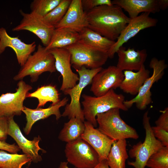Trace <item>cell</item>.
Returning a JSON list of instances; mask_svg holds the SVG:
<instances>
[{
    "label": "cell",
    "instance_id": "obj_1",
    "mask_svg": "<svg viewBox=\"0 0 168 168\" xmlns=\"http://www.w3.org/2000/svg\"><path fill=\"white\" fill-rule=\"evenodd\" d=\"M86 12L87 27L113 41L117 40L130 20L116 5L99 6Z\"/></svg>",
    "mask_w": 168,
    "mask_h": 168
},
{
    "label": "cell",
    "instance_id": "obj_2",
    "mask_svg": "<svg viewBox=\"0 0 168 168\" xmlns=\"http://www.w3.org/2000/svg\"><path fill=\"white\" fill-rule=\"evenodd\" d=\"M82 102L85 119L94 127L97 126L96 115L105 112L113 108H118L126 111L128 109L124 105V96L116 93L110 89L106 94L100 96H92L86 94L82 96Z\"/></svg>",
    "mask_w": 168,
    "mask_h": 168
},
{
    "label": "cell",
    "instance_id": "obj_3",
    "mask_svg": "<svg viewBox=\"0 0 168 168\" xmlns=\"http://www.w3.org/2000/svg\"><path fill=\"white\" fill-rule=\"evenodd\" d=\"M119 110L114 108L97 114L96 119L98 129L115 141L128 138L138 139L139 135L136 131L121 118Z\"/></svg>",
    "mask_w": 168,
    "mask_h": 168
},
{
    "label": "cell",
    "instance_id": "obj_4",
    "mask_svg": "<svg viewBox=\"0 0 168 168\" xmlns=\"http://www.w3.org/2000/svg\"><path fill=\"white\" fill-rule=\"evenodd\" d=\"M55 63L53 55L45 47L39 44L36 51L29 56L18 73L14 77L13 80H22L25 77L29 76L31 82H35L43 73L55 72Z\"/></svg>",
    "mask_w": 168,
    "mask_h": 168
},
{
    "label": "cell",
    "instance_id": "obj_5",
    "mask_svg": "<svg viewBox=\"0 0 168 168\" xmlns=\"http://www.w3.org/2000/svg\"><path fill=\"white\" fill-rule=\"evenodd\" d=\"M102 69V67H100L90 69L82 67L76 70L79 75V82L73 87L63 92L65 95L70 96L71 101L65 105L62 116L68 117L69 119L76 118L84 122L85 119L80 102L82 91L86 86L91 84L93 77Z\"/></svg>",
    "mask_w": 168,
    "mask_h": 168
},
{
    "label": "cell",
    "instance_id": "obj_6",
    "mask_svg": "<svg viewBox=\"0 0 168 168\" xmlns=\"http://www.w3.org/2000/svg\"><path fill=\"white\" fill-rule=\"evenodd\" d=\"M142 122L146 133L145 140L134 145L129 151L130 157L135 160L128 161V164L134 168H145L150 157L163 146L153 134L148 111L144 114Z\"/></svg>",
    "mask_w": 168,
    "mask_h": 168
},
{
    "label": "cell",
    "instance_id": "obj_7",
    "mask_svg": "<svg viewBox=\"0 0 168 168\" xmlns=\"http://www.w3.org/2000/svg\"><path fill=\"white\" fill-rule=\"evenodd\" d=\"M71 54V63L75 69L84 67L96 68L105 64L109 58L107 53L100 51L78 41L65 48Z\"/></svg>",
    "mask_w": 168,
    "mask_h": 168
},
{
    "label": "cell",
    "instance_id": "obj_8",
    "mask_svg": "<svg viewBox=\"0 0 168 168\" xmlns=\"http://www.w3.org/2000/svg\"><path fill=\"white\" fill-rule=\"evenodd\" d=\"M64 152L67 161L76 168H93L100 162L97 153L81 138L67 143Z\"/></svg>",
    "mask_w": 168,
    "mask_h": 168
},
{
    "label": "cell",
    "instance_id": "obj_9",
    "mask_svg": "<svg viewBox=\"0 0 168 168\" xmlns=\"http://www.w3.org/2000/svg\"><path fill=\"white\" fill-rule=\"evenodd\" d=\"M149 66L153 70L152 75L146 80L136 96L124 102V105L128 109L135 104L138 109L144 110L152 101L151 89L154 83L162 78L167 65L164 59L159 60L154 57L152 58Z\"/></svg>",
    "mask_w": 168,
    "mask_h": 168
},
{
    "label": "cell",
    "instance_id": "obj_10",
    "mask_svg": "<svg viewBox=\"0 0 168 168\" xmlns=\"http://www.w3.org/2000/svg\"><path fill=\"white\" fill-rule=\"evenodd\" d=\"M20 12L22 18L19 24L13 28V31L26 30L32 32L41 40L45 47L49 44L55 29L49 25L43 17L31 12L25 13L22 10Z\"/></svg>",
    "mask_w": 168,
    "mask_h": 168
},
{
    "label": "cell",
    "instance_id": "obj_11",
    "mask_svg": "<svg viewBox=\"0 0 168 168\" xmlns=\"http://www.w3.org/2000/svg\"><path fill=\"white\" fill-rule=\"evenodd\" d=\"M150 13H143L137 16L130 19L129 22L122 31L116 41L107 52L109 58H113L118 49L124 44L135 36L140 31L156 26L157 19L150 16Z\"/></svg>",
    "mask_w": 168,
    "mask_h": 168
},
{
    "label": "cell",
    "instance_id": "obj_12",
    "mask_svg": "<svg viewBox=\"0 0 168 168\" xmlns=\"http://www.w3.org/2000/svg\"><path fill=\"white\" fill-rule=\"evenodd\" d=\"M17 86L15 92L2 94L0 96V115L9 118L21 114L24 101L32 87L23 80L19 81Z\"/></svg>",
    "mask_w": 168,
    "mask_h": 168
},
{
    "label": "cell",
    "instance_id": "obj_13",
    "mask_svg": "<svg viewBox=\"0 0 168 168\" xmlns=\"http://www.w3.org/2000/svg\"><path fill=\"white\" fill-rule=\"evenodd\" d=\"M124 77L123 71L116 66L102 68L92 78L90 90L95 96H102L110 89L119 87Z\"/></svg>",
    "mask_w": 168,
    "mask_h": 168
},
{
    "label": "cell",
    "instance_id": "obj_14",
    "mask_svg": "<svg viewBox=\"0 0 168 168\" xmlns=\"http://www.w3.org/2000/svg\"><path fill=\"white\" fill-rule=\"evenodd\" d=\"M48 50L54 58L56 71L59 72L62 77L60 90L63 92L74 86L79 81V78L72 70L70 52L65 48H54Z\"/></svg>",
    "mask_w": 168,
    "mask_h": 168
},
{
    "label": "cell",
    "instance_id": "obj_15",
    "mask_svg": "<svg viewBox=\"0 0 168 168\" xmlns=\"http://www.w3.org/2000/svg\"><path fill=\"white\" fill-rule=\"evenodd\" d=\"M8 135L14 140L24 154L31 158L32 161L37 163L42 160L39 152L40 150L44 152H46L39 146L40 138L38 136L34 137L32 140L27 139L23 135L19 126L15 121L14 117L8 118Z\"/></svg>",
    "mask_w": 168,
    "mask_h": 168
},
{
    "label": "cell",
    "instance_id": "obj_16",
    "mask_svg": "<svg viewBox=\"0 0 168 168\" xmlns=\"http://www.w3.org/2000/svg\"><path fill=\"white\" fill-rule=\"evenodd\" d=\"M19 37V36L15 37L10 36L5 28H0V54L4 51L6 48H11L15 53L19 64L22 67L29 56L35 51L36 45L35 41L26 44Z\"/></svg>",
    "mask_w": 168,
    "mask_h": 168
},
{
    "label": "cell",
    "instance_id": "obj_17",
    "mask_svg": "<svg viewBox=\"0 0 168 168\" xmlns=\"http://www.w3.org/2000/svg\"><path fill=\"white\" fill-rule=\"evenodd\" d=\"M85 129L81 138L88 143L98 154L100 162L106 160L113 143L115 141L95 128L89 122L84 121Z\"/></svg>",
    "mask_w": 168,
    "mask_h": 168
},
{
    "label": "cell",
    "instance_id": "obj_18",
    "mask_svg": "<svg viewBox=\"0 0 168 168\" xmlns=\"http://www.w3.org/2000/svg\"><path fill=\"white\" fill-rule=\"evenodd\" d=\"M88 25L86 12L83 9L81 0H72L65 15L55 28H68L80 33Z\"/></svg>",
    "mask_w": 168,
    "mask_h": 168
},
{
    "label": "cell",
    "instance_id": "obj_19",
    "mask_svg": "<svg viewBox=\"0 0 168 168\" xmlns=\"http://www.w3.org/2000/svg\"><path fill=\"white\" fill-rule=\"evenodd\" d=\"M68 100V98L65 97L56 104L46 108L40 107L32 109L24 106L22 112L25 114L26 121L23 128L25 134H29L33 125L39 120L45 119L53 115L55 116L57 120L59 119L62 116L60 108L66 105Z\"/></svg>",
    "mask_w": 168,
    "mask_h": 168
},
{
    "label": "cell",
    "instance_id": "obj_20",
    "mask_svg": "<svg viewBox=\"0 0 168 168\" xmlns=\"http://www.w3.org/2000/svg\"><path fill=\"white\" fill-rule=\"evenodd\" d=\"M116 53L118 56L116 66L123 71H139L144 65L147 56L145 49L136 50L129 48L126 50L123 46L118 49Z\"/></svg>",
    "mask_w": 168,
    "mask_h": 168
},
{
    "label": "cell",
    "instance_id": "obj_21",
    "mask_svg": "<svg viewBox=\"0 0 168 168\" xmlns=\"http://www.w3.org/2000/svg\"><path fill=\"white\" fill-rule=\"evenodd\" d=\"M112 3L126 11L130 19L141 13L154 14L161 10L160 0H114Z\"/></svg>",
    "mask_w": 168,
    "mask_h": 168
},
{
    "label": "cell",
    "instance_id": "obj_22",
    "mask_svg": "<svg viewBox=\"0 0 168 168\" xmlns=\"http://www.w3.org/2000/svg\"><path fill=\"white\" fill-rule=\"evenodd\" d=\"M124 77L119 88L123 92L132 95H137L146 80L150 77V71L144 65L136 72L123 71Z\"/></svg>",
    "mask_w": 168,
    "mask_h": 168
},
{
    "label": "cell",
    "instance_id": "obj_23",
    "mask_svg": "<svg viewBox=\"0 0 168 168\" xmlns=\"http://www.w3.org/2000/svg\"><path fill=\"white\" fill-rule=\"evenodd\" d=\"M78 41L96 50L107 53L115 41L104 37L88 27H86L80 33Z\"/></svg>",
    "mask_w": 168,
    "mask_h": 168
},
{
    "label": "cell",
    "instance_id": "obj_24",
    "mask_svg": "<svg viewBox=\"0 0 168 168\" xmlns=\"http://www.w3.org/2000/svg\"><path fill=\"white\" fill-rule=\"evenodd\" d=\"M79 33L66 28H55L50 40L45 47L47 50L65 48L78 42Z\"/></svg>",
    "mask_w": 168,
    "mask_h": 168
},
{
    "label": "cell",
    "instance_id": "obj_25",
    "mask_svg": "<svg viewBox=\"0 0 168 168\" xmlns=\"http://www.w3.org/2000/svg\"><path fill=\"white\" fill-rule=\"evenodd\" d=\"M127 145L126 139L116 141L113 143L106 160L110 168H125V161L128 157Z\"/></svg>",
    "mask_w": 168,
    "mask_h": 168
},
{
    "label": "cell",
    "instance_id": "obj_26",
    "mask_svg": "<svg viewBox=\"0 0 168 168\" xmlns=\"http://www.w3.org/2000/svg\"><path fill=\"white\" fill-rule=\"evenodd\" d=\"M85 129L83 122L76 118H71L68 122L64 124L58 138L67 143L70 142L81 138Z\"/></svg>",
    "mask_w": 168,
    "mask_h": 168
},
{
    "label": "cell",
    "instance_id": "obj_27",
    "mask_svg": "<svg viewBox=\"0 0 168 168\" xmlns=\"http://www.w3.org/2000/svg\"><path fill=\"white\" fill-rule=\"evenodd\" d=\"M26 98H35L38 101L37 108L43 107L48 102L54 105L60 101L59 94L55 86L48 85L42 86L31 93L28 92Z\"/></svg>",
    "mask_w": 168,
    "mask_h": 168
},
{
    "label": "cell",
    "instance_id": "obj_28",
    "mask_svg": "<svg viewBox=\"0 0 168 168\" xmlns=\"http://www.w3.org/2000/svg\"><path fill=\"white\" fill-rule=\"evenodd\" d=\"M30 161L31 158L26 154L9 153L0 150V168H22Z\"/></svg>",
    "mask_w": 168,
    "mask_h": 168
},
{
    "label": "cell",
    "instance_id": "obj_29",
    "mask_svg": "<svg viewBox=\"0 0 168 168\" xmlns=\"http://www.w3.org/2000/svg\"><path fill=\"white\" fill-rule=\"evenodd\" d=\"M71 1L72 0H62L58 5L43 17L44 20L55 27L65 15Z\"/></svg>",
    "mask_w": 168,
    "mask_h": 168
},
{
    "label": "cell",
    "instance_id": "obj_30",
    "mask_svg": "<svg viewBox=\"0 0 168 168\" xmlns=\"http://www.w3.org/2000/svg\"><path fill=\"white\" fill-rule=\"evenodd\" d=\"M62 0H34L30 3L31 12L44 17L61 2Z\"/></svg>",
    "mask_w": 168,
    "mask_h": 168
},
{
    "label": "cell",
    "instance_id": "obj_31",
    "mask_svg": "<svg viewBox=\"0 0 168 168\" xmlns=\"http://www.w3.org/2000/svg\"><path fill=\"white\" fill-rule=\"evenodd\" d=\"M146 166L150 168H168V147L163 146L152 155Z\"/></svg>",
    "mask_w": 168,
    "mask_h": 168
},
{
    "label": "cell",
    "instance_id": "obj_32",
    "mask_svg": "<svg viewBox=\"0 0 168 168\" xmlns=\"http://www.w3.org/2000/svg\"><path fill=\"white\" fill-rule=\"evenodd\" d=\"M81 2L83 9L86 12L99 6L112 5L110 0H81Z\"/></svg>",
    "mask_w": 168,
    "mask_h": 168
},
{
    "label": "cell",
    "instance_id": "obj_33",
    "mask_svg": "<svg viewBox=\"0 0 168 168\" xmlns=\"http://www.w3.org/2000/svg\"><path fill=\"white\" fill-rule=\"evenodd\" d=\"M153 134L162 145L168 147V131L157 126L152 127Z\"/></svg>",
    "mask_w": 168,
    "mask_h": 168
},
{
    "label": "cell",
    "instance_id": "obj_34",
    "mask_svg": "<svg viewBox=\"0 0 168 168\" xmlns=\"http://www.w3.org/2000/svg\"><path fill=\"white\" fill-rule=\"evenodd\" d=\"M8 129V118L0 115V141L6 142Z\"/></svg>",
    "mask_w": 168,
    "mask_h": 168
},
{
    "label": "cell",
    "instance_id": "obj_35",
    "mask_svg": "<svg viewBox=\"0 0 168 168\" xmlns=\"http://www.w3.org/2000/svg\"><path fill=\"white\" fill-rule=\"evenodd\" d=\"M161 114L155 121L156 126L168 131V108L161 111Z\"/></svg>",
    "mask_w": 168,
    "mask_h": 168
},
{
    "label": "cell",
    "instance_id": "obj_36",
    "mask_svg": "<svg viewBox=\"0 0 168 168\" xmlns=\"http://www.w3.org/2000/svg\"><path fill=\"white\" fill-rule=\"evenodd\" d=\"M0 150L8 152L10 153H17L21 149L15 143L10 144L0 141Z\"/></svg>",
    "mask_w": 168,
    "mask_h": 168
},
{
    "label": "cell",
    "instance_id": "obj_37",
    "mask_svg": "<svg viewBox=\"0 0 168 168\" xmlns=\"http://www.w3.org/2000/svg\"><path fill=\"white\" fill-rule=\"evenodd\" d=\"M93 168H110L106 160L100 161Z\"/></svg>",
    "mask_w": 168,
    "mask_h": 168
},
{
    "label": "cell",
    "instance_id": "obj_38",
    "mask_svg": "<svg viewBox=\"0 0 168 168\" xmlns=\"http://www.w3.org/2000/svg\"><path fill=\"white\" fill-rule=\"evenodd\" d=\"M160 4L161 10H165L168 7V0H160Z\"/></svg>",
    "mask_w": 168,
    "mask_h": 168
},
{
    "label": "cell",
    "instance_id": "obj_39",
    "mask_svg": "<svg viewBox=\"0 0 168 168\" xmlns=\"http://www.w3.org/2000/svg\"><path fill=\"white\" fill-rule=\"evenodd\" d=\"M68 163L67 161L61 162L59 166V168H70L68 166Z\"/></svg>",
    "mask_w": 168,
    "mask_h": 168
}]
</instances>
